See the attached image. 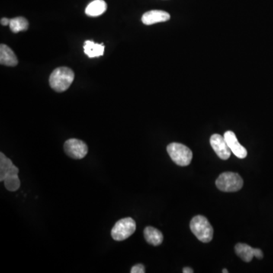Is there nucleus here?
Masks as SVG:
<instances>
[{
    "mask_svg": "<svg viewBox=\"0 0 273 273\" xmlns=\"http://www.w3.org/2000/svg\"><path fill=\"white\" fill-rule=\"evenodd\" d=\"M75 79V73L71 68L59 67L49 77V85L56 92H64L71 86Z\"/></svg>",
    "mask_w": 273,
    "mask_h": 273,
    "instance_id": "obj_1",
    "label": "nucleus"
},
{
    "mask_svg": "<svg viewBox=\"0 0 273 273\" xmlns=\"http://www.w3.org/2000/svg\"><path fill=\"white\" fill-rule=\"evenodd\" d=\"M191 232L197 239L203 243L211 242L213 237V229L207 218L203 216H196L190 224Z\"/></svg>",
    "mask_w": 273,
    "mask_h": 273,
    "instance_id": "obj_2",
    "label": "nucleus"
},
{
    "mask_svg": "<svg viewBox=\"0 0 273 273\" xmlns=\"http://www.w3.org/2000/svg\"><path fill=\"white\" fill-rule=\"evenodd\" d=\"M167 152L172 160L180 166H187L192 160V151L182 143H170L167 146Z\"/></svg>",
    "mask_w": 273,
    "mask_h": 273,
    "instance_id": "obj_3",
    "label": "nucleus"
},
{
    "mask_svg": "<svg viewBox=\"0 0 273 273\" xmlns=\"http://www.w3.org/2000/svg\"><path fill=\"white\" fill-rule=\"evenodd\" d=\"M216 187L224 192H236L242 189L244 181L242 177L235 172H223L216 181Z\"/></svg>",
    "mask_w": 273,
    "mask_h": 273,
    "instance_id": "obj_4",
    "label": "nucleus"
},
{
    "mask_svg": "<svg viewBox=\"0 0 273 273\" xmlns=\"http://www.w3.org/2000/svg\"><path fill=\"white\" fill-rule=\"evenodd\" d=\"M136 230V223L132 218L120 219L113 226L111 231L112 238L116 242L126 240Z\"/></svg>",
    "mask_w": 273,
    "mask_h": 273,
    "instance_id": "obj_5",
    "label": "nucleus"
},
{
    "mask_svg": "<svg viewBox=\"0 0 273 273\" xmlns=\"http://www.w3.org/2000/svg\"><path fill=\"white\" fill-rule=\"evenodd\" d=\"M64 150L69 157L75 159H81L88 154V146L82 140L72 138L65 141Z\"/></svg>",
    "mask_w": 273,
    "mask_h": 273,
    "instance_id": "obj_6",
    "label": "nucleus"
},
{
    "mask_svg": "<svg viewBox=\"0 0 273 273\" xmlns=\"http://www.w3.org/2000/svg\"><path fill=\"white\" fill-rule=\"evenodd\" d=\"M210 144L220 159L226 160L230 157L232 150L229 148L224 136H221L218 134L212 135L210 137Z\"/></svg>",
    "mask_w": 273,
    "mask_h": 273,
    "instance_id": "obj_7",
    "label": "nucleus"
},
{
    "mask_svg": "<svg viewBox=\"0 0 273 273\" xmlns=\"http://www.w3.org/2000/svg\"><path fill=\"white\" fill-rule=\"evenodd\" d=\"M235 252L241 259L248 263L251 262L254 257H256L258 259H262L264 258V254L261 249L251 248L246 244H237L235 246Z\"/></svg>",
    "mask_w": 273,
    "mask_h": 273,
    "instance_id": "obj_8",
    "label": "nucleus"
},
{
    "mask_svg": "<svg viewBox=\"0 0 273 273\" xmlns=\"http://www.w3.org/2000/svg\"><path fill=\"white\" fill-rule=\"evenodd\" d=\"M224 137L231 150L237 157L240 158V159H245V157H247L248 151H247L246 148L238 142L236 135L234 132L228 131L225 133Z\"/></svg>",
    "mask_w": 273,
    "mask_h": 273,
    "instance_id": "obj_9",
    "label": "nucleus"
},
{
    "mask_svg": "<svg viewBox=\"0 0 273 273\" xmlns=\"http://www.w3.org/2000/svg\"><path fill=\"white\" fill-rule=\"evenodd\" d=\"M170 19V14L162 10H152L144 13L142 16V22L146 25L165 22Z\"/></svg>",
    "mask_w": 273,
    "mask_h": 273,
    "instance_id": "obj_10",
    "label": "nucleus"
},
{
    "mask_svg": "<svg viewBox=\"0 0 273 273\" xmlns=\"http://www.w3.org/2000/svg\"><path fill=\"white\" fill-rule=\"evenodd\" d=\"M18 167H16L4 153L0 152V181H3L8 175H18Z\"/></svg>",
    "mask_w": 273,
    "mask_h": 273,
    "instance_id": "obj_11",
    "label": "nucleus"
},
{
    "mask_svg": "<svg viewBox=\"0 0 273 273\" xmlns=\"http://www.w3.org/2000/svg\"><path fill=\"white\" fill-rule=\"evenodd\" d=\"M18 59L11 48L5 44L0 46V63L5 66L14 67L18 65Z\"/></svg>",
    "mask_w": 273,
    "mask_h": 273,
    "instance_id": "obj_12",
    "label": "nucleus"
},
{
    "mask_svg": "<svg viewBox=\"0 0 273 273\" xmlns=\"http://www.w3.org/2000/svg\"><path fill=\"white\" fill-rule=\"evenodd\" d=\"M143 235L147 243L153 246H159L163 242V235L162 232L156 228L148 226L144 229Z\"/></svg>",
    "mask_w": 273,
    "mask_h": 273,
    "instance_id": "obj_13",
    "label": "nucleus"
},
{
    "mask_svg": "<svg viewBox=\"0 0 273 273\" xmlns=\"http://www.w3.org/2000/svg\"><path fill=\"white\" fill-rule=\"evenodd\" d=\"M104 50H105V46L103 43L99 44L91 40H87L84 42V53L89 58L100 57L104 55Z\"/></svg>",
    "mask_w": 273,
    "mask_h": 273,
    "instance_id": "obj_14",
    "label": "nucleus"
},
{
    "mask_svg": "<svg viewBox=\"0 0 273 273\" xmlns=\"http://www.w3.org/2000/svg\"><path fill=\"white\" fill-rule=\"evenodd\" d=\"M107 9V4L104 0H94L87 6L85 13L87 15L97 17L104 14Z\"/></svg>",
    "mask_w": 273,
    "mask_h": 273,
    "instance_id": "obj_15",
    "label": "nucleus"
},
{
    "mask_svg": "<svg viewBox=\"0 0 273 273\" xmlns=\"http://www.w3.org/2000/svg\"><path fill=\"white\" fill-rule=\"evenodd\" d=\"M29 23L24 17H17L10 21L9 27L13 33H18L28 29Z\"/></svg>",
    "mask_w": 273,
    "mask_h": 273,
    "instance_id": "obj_16",
    "label": "nucleus"
},
{
    "mask_svg": "<svg viewBox=\"0 0 273 273\" xmlns=\"http://www.w3.org/2000/svg\"><path fill=\"white\" fill-rule=\"evenodd\" d=\"M5 188L9 191H16L21 185L18 175H8L4 179Z\"/></svg>",
    "mask_w": 273,
    "mask_h": 273,
    "instance_id": "obj_17",
    "label": "nucleus"
},
{
    "mask_svg": "<svg viewBox=\"0 0 273 273\" xmlns=\"http://www.w3.org/2000/svg\"><path fill=\"white\" fill-rule=\"evenodd\" d=\"M131 273H144L145 268L143 265L142 264H136V265L134 266L131 270Z\"/></svg>",
    "mask_w": 273,
    "mask_h": 273,
    "instance_id": "obj_18",
    "label": "nucleus"
},
{
    "mask_svg": "<svg viewBox=\"0 0 273 273\" xmlns=\"http://www.w3.org/2000/svg\"><path fill=\"white\" fill-rule=\"evenodd\" d=\"M10 21H11V19L9 20L6 18H2V19H1V24L3 26L9 25Z\"/></svg>",
    "mask_w": 273,
    "mask_h": 273,
    "instance_id": "obj_19",
    "label": "nucleus"
},
{
    "mask_svg": "<svg viewBox=\"0 0 273 273\" xmlns=\"http://www.w3.org/2000/svg\"><path fill=\"white\" fill-rule=\"evenodd\" d=\"M183 273H194V270H193L191 268H189V267H186V268H184V270H183Z\"/></svg>",
    "mask_w": 273,
    "mask_h": 273,
    "instance_id": "obj_20",
    "label": "nucleus"
},
{
    "mask_svg": "<svg viewBox=\"0 0 273 273\" xmlns=\"http://www.w3.org/2000/svg\"><path fill=\"white\" fill-rule=\"evenodd\" d=\"M223 273H229V271H228V270H226V269H224V270H223Z\"/></svg>",
    "mask_w": 273,
    "mask_h": 273,
    "instance_id": "obj_21",
    "label": "nucleus"
}]
</instances>
